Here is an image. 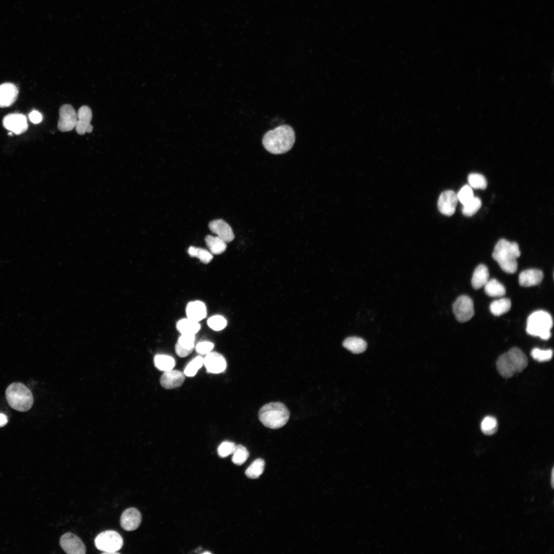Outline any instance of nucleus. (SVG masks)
Returning <instances> with one entry per match:
<instances>
[{
	"mask_svg": "<svg viewBox=\"0 0 554 554\" xmlns=\"http://www.w3.org/2000/svg\"><path fill=\"white\" fill-rule=\"evenodd\" d=\"M484 287L486 294L489 296L500 297L506 293L505 287L494 279L489 280Z\"/></svg>",
	"mask_w": 554,
	"mask_h": 554,
	"instance_id": "26",
	"label": "nucleus"
},
{
	"mask_svg": "<svg viewBox=\"0 0 554 554\" xmlns=\"http://www.w3.org/2000/svg\"><path fill=\"white\" fill-rule=\"evenodd\" d=\"M205 242L210 252L213 254H220L226 249V242L217 236L207 235Z\"/></svg>",
	"mask_w": 554,
	"mask_h": 554,
	"instance_id": "24",
	"label": "nucleus"
},
{
	"mask_svg": "<svg viewBox=\"0 0 554 554\" xmlns=\"http://www.w3.org/2000/svg\"><path fill=\"white\" fill-rule=\"evenodd\" d=\"M482 431L486 435H492L497 431L498 423L496 419L491 416L484 418L481 422Z\"/></svg>",
	"mask_w": 554,
	"mask_h": 554,
	"instance_id": "32",
	"label": "nucleus"
},
{
	"mask_svg": "<svg viewBox=\"0 0 554 554\" xmlns=\"http://www.w3.org/2000/svg\"><path fill=\"white\" fill-rule=\"evenodd\" d=\"M209 228L216 236L226 243L230 242L234 239V235L231 227L222 219L211 221L209 224Z\"/></svg>",
	"mask_w": 554,
	"mask_h": 554,
	"instance_id": "16",
	"label": "nucleus"
},
{
	"mask_svg": "<svg viewBox=\"0 0 554 554\" xmlns=\"http://www.w3.org/2000/svg\"><path fill=\"white\" fill-rule=\"evenodd\" d=\"M552 325V318L549 313L544 310H537L528 317L526 331L530 335L546 340L551 337Z\"/></svg>",
	"mask_w": 554,
	"mask_h": 554,
	"instance_id": "6",
	"label": "nucleus"
},
{
	"mask_svg": "<svg viewBox=\"0 0 554 554\" xmlns=\"http://www.w3.org/2000/svg\"><path fill=\"white\" fill-rule=\"evenodd\" d=\"M511 306V301L507 298H502L493 301L490 305L491 313L496 316H499L508 312Z\"/></svg>",
	"mask_w": 554,
	"mask_h": 554,
	"instance_id": "27",
	"label": "nucleus"
},
{
	"mask_svg": "<svg viewBox=\"0 0 554 554\" xmlns=\"http://www.w3.org/2000/svg\"><path fill=\"white\" fill-rule=\"evenodd\" d=\"M249 457V452L245 447L239 444L235 445L232 457V462L238 465L243 464Z\"/></svg>",
	"mask_w": 554,
	"mask_h": 554,
	"instance_id": "31",
	"label": "nucleus"
},
{
	"mask_svg": "<svg viewBox=\"0 0 554 554\" xmlns=\"http://www.w3.org/2000/svg\"><path fill=\"white\" fill-rule=\"evenodd\" d=\"M6 398L9 406L21 412L29 410L33 403L31 391L21 383H13L7 388Z\"/></svg>",
	"mask_w": 554,
	"mask_h": 554,
	"instance_id": "5",
	"label": "nucleus"
},
{
	"mask_svg": "<svg viewBox=\"0 0 554 554\" xmlns=\"http://www.w3.org/2000/svg\"><path fill=\"white\" fill-rule=\"evenodd\" d=\"M468 181L469 186L474 189H485L487 186L486 179L479 173H472L469 174Z\"/></svg>",
	"mask_w": 554,
	"mask_h": 554,
	"instance_id": "33",
	"label": "nucleus"
},
{
	"mask_svg": "<svg viewBox=\"0 0 554 554\" xmlns=\"http://www.w3.org/2000/svg\"><path fill=\"white\" fill-rule=\"evenodd\" d=\"M204 364L208 372L219 373L223 372L227 366L224 357L216 352H210L204 358Z\"/></svg>",
	"mask_w": 554,
	"mask_h": 554,
	"instance_id": "15",
	"label": "nucleus"
},
{
	"mask_svg": "<svg viewBox=\"0 0 554 554\" xmlns=\"http://www.w3.org/2000/svg\"><path fill=\"white\" fill-rule=\"evenodd\" d=\"M458 200L457 194L452 190H446L440 195L438 207L440 212L445 215L451 216L454 214Z\"/></svg>",
	"mask_w": 554,
	"mask_h": 554,
	"instance_id": "12",
	"label": "nucleus"
},
{
	"mask_svg": "<svg viewBox=\"0 0 554 554\" xmlns=\"http://www.w3.org/2000/svg\"><path fill=\"white\" fill-rule=\"evenodd\" d=\"M29 118L32 123L38 124L42 122L43 116L39 112L34 110L29 114Z\"/></svg>",
	"mask_w": 554,
	"mask_h": 554,
	"instance_id": "41",
	"label": "nucleus"
},
{
	"mask_svg": "<svg viewBox=\"0 0 554 554\" xmlns=\"http://www.w3.org/2000/svg\"><path fill=\"white\" fill-rule=\"evenodd\" d=\"M77 120L75 125L76 132L80 135H83L86 132L90 133L93 130L90 124L92 119V112L87 106H83L78 109L77 113Z\"/></svg>",
	"mask_w": 554,
	"mask_h": 554,
	"instance_id": "14",
	"label": "nucleus"
},
{
	"mask_svg": "<svg viewBox=\"0 0 554 554\" xmlns=\"http://www.w3.org/2000/svg\"><path fill=\"white\" fill-rule=\"evenodd\" d=\"M194 334H182L175 346L177 355L184 358L190 354L194 348Z\"/></svg>",
	"mask_w": 554,
	"mask_h": 554,
	"instance_id": "20",
	"label": "nucleus"
},
{
	"mask_svg": "<svg viewBox=\"0 0 554 554\" xmlns=\"http://www.w3.org/2000/svg\"><path fill=\"white\" fill-rule=\"evenodd\" d=\"M543 276V273L541 270L537 269H529L520 273L519 283L523 287L535 286L541 282Z\"/></svg>",
	"mask_w": 554,
	"mask_h": 554,
	"instance_id": "19",
	"label": "nucleus"
},
{
	"mask_svg": "<svg viewBox=\"0 0 554 554\" xmlns=\"http://www.w3.org/2000/svg\"><path fill=\"white\" fill-rule=\"evenodd\" d=\"M59 115L57 127L61 131H69L75 127L77 120V113L71 105H62L59 110Z\"/></svg>",
	"mask_w": 554,
	"mask_h": 554,
	"instance_id": "9",
	"label": "nucleus"
},
{
	"mask_svg": "<svg viewBox=\"0 0 554 554\" xmlns=\"http://www.w3.org/2000/svg\"><path fill=\"white\" fill-rule=\"evenodd\" d=\"M16 86L11 83H5L0 85V107H7L16 100L18 95Z\"/></svg>",
	"mask_w": 554,
	"mask_h": 554,
	"instance_id": "18",
	"label": "nucleus"
},
{
	"mask_svg": "<svg viewBox=\"0 0 554 554\" xmlns=\"http://www.w3.org/2000/svg\"><path fill=\"white\" fill-rule=\"evenodd\" d=\"M207 324L212 329L220 331L226 326L227 321L222 316L216 315L210 317L207 321Z\"/></svg>",
	"mask_w": 554,
	"mask_h": 554,
	"instance_id": "36",
	"label": "nucleus"
},
{
	"mask_svg": "<svg viewBox=\"0 0 554 554\" xmlns=\"http://www.w3.org/2000/svg\"><path fill=\"white\" fill-rule=\"evenodd\" d=\"M8 423V417L4 413H0V427L4 426Z\"/></svg>",
	"mask_w": 554,
	"mask_h": 554,
	"instance_id": "42",
	"label": "nucleus"
},
{
	"mask_svg": "<svg viewBox=\"0 0 554 554\" xmlns=\"http://www.w3.org/2000/svg\"><path fill=\"white\" fill-rule=\"evenodd\" d=\"M452 310L459 322L463 323L469 321L474 314L472 299L465 295L459 296L452 305Z\"/></svg>",
	"mask_w": 554,
	"mask_h": 554,
	"instance_id": "8",
	"label": "nucleus"
},
{
	"mask_svg": "<svg viewBox=\"0 0 554 554\" xmlns=\"http://www.w3.org/2000/svg\"><path fill=\"white\" fill-rule=\"evenodd\" d=\"M235 445L233 442L225 441L222 443L219 446L217 452L219 455L222 458H225L229 454L233 453Z\"/></svg>",
	"mask_w": 554,
	"mask_h": 554,
	"instance_id": "39",
	"label": "nucleus"
},
{
	"mask_svg": "<svg viewBox=\"0 0 554 554\" xmlns=\"http://www.w3.org/2000/svg\"><path fill=\"white\" fill-rule=\"evenodd\" d=\"M295 140L293 128L288 125H282L267 132L263 137L262 143L269 152L280 154L290 150Z\"/></svg>",
	"mask_w": 554,
	"mask_h": 554,
	"instance_id": "1",
	"label": "nucleus"
},
{
	"mask_svg": "<svg viewBox=\"0 0 554 554\" xmlns=\"http://www.w3.org/2000/svg\"><path fill=\"white\" fill-rule=\"evenodd\" d=\"M481 205V200L478 197H474L470 201L463 205L462 213L465 216H471L478 211Z\"/></svg>",
	"mask_w": 554,
	"mask_h": 554,
	"instance_id": "34",
	"label": "nucleus"
},
{
	"mask_svg": "<svg viewBox=\"0 0 554 554\" xmlns=\"http://www.w3.org/2000/svg\"><path fill=\"white\" fill-rule=\"evenodd\" d=\"M154 363L158 369L164 371L172 369L175 364V360L172 357L164 354L155 355Z\"/></svg>",
	"mask_w": 554,
	"mask_h": 554,
	"instance_id": "28",
	"label": "nucleus"
},
{
	"mask_svg": "<svg viewBox=\"0 0 554 554\" xmlns=\"http://www.w3.org/2000/svg\"><path fill=\"white\" fill-rule=\"evenodd\" d=\"M528 360L520 349L513 347L498 359L497 368L504 378H510L516 373L522 372L527 366Z\"/></svg>",
	"mask_w": 554,
	"mask_h": 554,
	"instance_id": "3",
	"label": "nucleus"
},
{
	"mask_svg": "<svg viewBox=\"0 0 554 554\" xmlns=\"http://www.w3.org/2000/svg\"><path fill=\"white\" fill-rule=\"evenodd\" d=\"M4 127L15 134H20L28 129L26 117L21 113H11L6 115L3 120Z\"/></svg>",
	"mask_w": 554,
	"mask_h": 554,
	"instance_id": "11",
	"label": "nucleus"
},
{
	"mask_svg": "<svg viewBox=\"0 0 554 554\" xmlns=\"http://www.w3.org/2000/svg\"><path fill=\"white\" fill-rule=\"evenodd\" d=\"M187 318L199 322L207 316V308L205 304L200 301L189 302L186 308Z\"/></svg>",
	"mask_w": 554,
	"mask_h": 554,
	"instance_id": "21",
	"label": "nucleus"
},
{
	"mask_svg": "<svg viewBox=\"0 0 554 554\" xmlns=\"http://www.w3.org/2000/svg\"><path fill=\"white\" fill-rule=\"evenodd\" d=\"M489 274L487 267L484 264L479 265L474 269L471 279V285L474 289H479L489 280Z\"/></svg>",
	"mask_w": 554,
	"mask_h": 554,
	"instance_id": "22",
	"label": "nucleus"
},
{
	"mask_svg": "<svg viewBox=\"0 0 554 554\" xmlns=\"http://www.w3.org/2000/svg\"><path fill=\"white\" fill-rule=\"evenodd\" d=\"M189 255L191 257H196L204 264L209 263L213 259L212 254L206 249L191 246L188 250Z\"/></svg>",
	"mask_w": 554,
	"mask_h": 554,
	"instance_id": "29",
	"label": "nucleus"
},
{
	"mask_svg": "<svg viewBox=\"0 0 554 554\" xmlns=\"http://www.w3.org/2000/svg\"><path fill=\"white\" fill-rule=\"evenodd\" d=\"M457 195L458 201L462 205L466 204L474 197L472 189L469 185L463 186Z\"/></svg>",
	"mask_w": 554,
	"mask_h": 554,
	"instance_id": "37",
	"label": "nucleus"
},
{
	"mask_svg": "<svg viewBox=\"0 0 554 554\" xmlns=\"http://www.w3.org/2000/svg\"><path fill=\"white\" fill-rule=\"evenodd\" d=\"M290 412L285 404L270 402L263 406L259 412V419L266 427L278 429L288 422Z\"/></svg>",
	"mask_w": 554,
	"mask_h": 554,
	"instance_id": "4",
	"label": "nucleus"
},
{
	"mask_svg": "<svg viewBox=\"0 0 554 554\" xmlns=\"http://www.w3.org/2000/svg\"><path fill=\"white\" fill-rule=\"evenodd\" d=\"M551 486H552V488H553V468H552V470L551 480Z\"/></svg>",
	"mask_w": 554,
	"mask_h": 554,
	"instance_id": "43",
	"label": "nucleus"
},
{
	"mask_svg": "<svg viewBox=\"0 0 554 554\" xmlns=\"http://www.w3.org/2000/svg\"><path fill=\"white\" fill-rule=\"evenodd\" d=\"M60 544L64 551L68 554H85L86 552L81 539L72 532L64 534L60 539Z\"/></svg>",
	"mask_w": 554,
	"mask_h": 554,
	"instance_id": "10",
	"label": "nucleus"
},
{
	"mask_svg": "<svg viewBox=\"0 0 554 554\" xmlns=\"http://www.w3.org/2000/svg\"><path fill=\"white\" fill-rule=\"evenodd\" d=\"M214 344L210 342H201L197 343L195 347L196 351L201 354H207L211 352Z\"/></svg>",
	"mask_w": 554,
	"mask_h": 554,
	"instance_id": "40",
	"label": "nucleus"
},
{
	"mask_svg": "<svg viewBox=\"0 0 554 554\" xmlns=\"http://www.w3.org/2000/svg\"><path fill=\"white\" fill-rule=\"evenodd\" d=\"M184 380V373L171 369L164 371L161 377L160 383L164 388L169 389L180 387Z\"/></svg>",
	"mask_w": 554,
	"mask_h": 554,
	"instance_id": "17",
	"label": "nucleus"
},
{
	"mask_svg": "<svg viewBox=\"0 0 554 554\" xmlns=\"http://www.w3.org/2000/svg\"><path fill=\"white\" fill-rule=\"evenodd\" d=\"M532 357L540 362L550 360L552 357V351L550 349L542 350L539 348H533L531 352Z\"/></svg>",
	"mask_w": 554,
	"mask_h": 554,
	"instance_id": "38",
	"label": "nucleus"
},
{
	"mask_svg": "<svg viewBox=\"0 0 554 554\" xmlns=\"http://www.w3.org/2000/svg\"><path fill=\"white\" fill-rule=\"evenodd\" d=\"M142 521L140 512L135 508L130 507L125 510L120 519L122 528L126 531H133L140 526Z\"/></svg>",
	"mask_w": 554,
	"mask_h": 554,
	"instance_id": "13",
	"label": "nucleus"
},
{
	"mask_svg": "<svg viewBox=\"0 0 554 554\" xmlns=\"http://www.w3.org/2000/svg\"><path fill=\"white\" fill-rule=\"evenodd\" d=\"M204 364V359L198 356L193 359L185 368L184 373L188 377L194 376Z\"/></svg>",
	"mask_w": 554,
	"mask_h": 554,
	"instance_id": "35",
	"label": "nucleus"
},
{
	"mask_svg": "<svg viewBox=\"0 0 554 554\" xmlns=\"http://www.w3.org/2000/svg\"><path fill=\"white\" fill-rule=\"evenodd\" d=\"M520 255L519 245L517 243L501 239L496 245L492 256L504 271L513 273L517 270V260Z\"/></svg>",
	"mask_w": 554,
	"mask_h": 554,
	"instance_id": "2",
	"label": "nucleus"
},
{
	"mask_svg": "<svg viewBox=\"0 0 554 554\" xmlns=\"http://www.w3.org/2000/svg\"><path fill=\"white\" fill-rule=\"evenodd\" d=\"M176 328L181 334L195 335L200 330L201 325L198 322L186 318L181 319L177 322Z\"/></svg>",
	"mask_w": 554,
	"mask_h": 554,
	"instance_id": "25",
	"label": "nucleus"
},
{
	"mask_svg": "<svg viewBox=\"0 0 554 554\" xmlns=\"http://www.w3.org/2000/svg\"><path fill=\"white\" fill-rule=\"evenodd\" d=\"M265 462L262 459L254 461L245 471L246 476L250 479L258 478L263 472Z\"/></svg>",
	"mask_w": 554,
	"mask_h": 554,
	"instance_id": "30",
	"label": "nucleus"
},
{
	"mask_svg": "<svg viewBox=\"0 0 554 554\" xmlns=\"http://www.w3.org/2000/svg\"><path fill=\"white\" fill-rule=\"evenodd\" d=\"M94 544L102 553H118L116 551L122 547L123 540L117 532L109 530L99 533L95 538Z\"/></svg>",
	"mask_w": 554,
	"mask_h": 554,
	"instance_id": "7",
	"label": "nucleus"
},
{
	"mask_svg": "<svg viewBox=\"0 0 554 554\" xmlns=\"http://www.w3.org/2000/svg\"><path fill=\"white\" fill-rule=\"evenodd\" d=\"M343 346L353 353H360L366 349L367 344L366 342L361 338L351 337L344 341Z\"/></svg>",
	"mask_w": 554,
	"mask_h": 554,
	"instance_id": "23",
	"label": "nucleus"
}]
</instances>
